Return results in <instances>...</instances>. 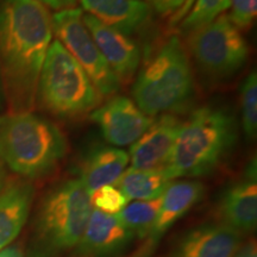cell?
Here are the masks:
<instances>
[{
	"label": "cell",
	"instance_id": "8fae6325",
	"mask_svg": "<svg viewBox=\"0 0 257 257\" xmlns=\"http://www.w3.org/2000/svg\"><path fill=\"white\" fill-rule=\"evenodd\" d=\"M82 19L118 80L121 82L133 80L141 62V50L136 42L126 35L106 27L92 16L83 15Z\"/></svg>",
	"mask_w": 257,
	"mask_h": 257
},
{
	"label": "cell",
	"instance_id": "7a4b0ae2",
	"mask_svg": "<svg viewBox=\"0 0 257 257\" xmlns=\"http://www.w3.org/2000/svg\"><path fill=\"white\" fill-rule=\"evenodd\" d=\"M237 135V121L230 111L201 106L182 121L166 173L172 180L210 174L233 149Z\"/></svg>",
	"mask_w": 257,
	"mask_h": 257
},
{
	"label": "cell",
	"instance_id": "f1b7e54d",
	"mask_svg": "<svg viewBox=\"0 0 257 257\" xmlns=\"http://www.w3.org/2000/svg\"><path fill=\"white\" fill-rule=\"evenodd\" d=\"M155 243H156V240L150 239L149 242L147 243L146 246L141 248L136 253H134V255L130 257H149L150 253H152V249L155 246Z\"/></svg>",
	"mask_w": 257,
	"mask_h": 257
},
{
	"label": "cell",
	"instance_id": "30bf717a",
	"mask_svg": "<svg viewBox=\"0 0 257 257\" xmlns=\"http://www.w3.org/2000/svg\"><path fill=\"white\" fill-rule=\"evenodd\" d=\"M182 120L176 114H161L134 144L128 159L131 168L142 170L165 169L178 137Z\"/></svg>",
	"mask_w": 257,
	"mask_h": 257
},
{
	"label": "cell",
	"instance_id": "3957f363",
	"mask_svg": "<svg viewBox=\"0 0 257 257\" xmlns=\"http://www.w3.org/2000/svg\"><path fill=\"white\" fill-rule=\"evenodd\" d=\"M133 96L150 117L176 114L191 106L195 96L194 74L191 57L178 35L167 38L144 62L135 80Z\"/></svg>",
	"mask_w": 257,
	"mask_h": 257
},
{
	"label": "cell",
	"instance_id": "83f0119b",
	"mask_svg": "<svg viewBox=\"0 0 257 257\" xmlns=\"http://www.w3.org/2000/svg\"><path fill=\"white\" fill-rule=\"evenodd\" d=\"M232 257H257L256 240L250 239L244 245H240Z\"/></svg>",
	"mask_w": 257,
	"mask_h": 257
},
{
	"label": "cell",
	"instance_id": "ba28073f",
	"mask_svg": "<svg viewBox=\"0 0 257 257\" xmlns=\"http://www.w3.org/2000/svg\"><path fill=\"white\" fill-rule=\"evenodd\" d=\"M82 17L83 12L80 9L57 11L51 17L53 32L56 40L85 70L100 95L110 96L119 89L120 81L101 55Z\"/></svg>",
	"mask_w": 257,
	"mask_h": 257
},
{
	"label": "cell",
	"instance_id": "1f68e13d",
	"mask_svg": "<svg viewBox=\"0 0 257 257\" xmlns=\"http://www.w3.org/2000/svg\"><path fill=\"white\" fill-rule=\"evenodd\" d=\"M3 101H4V95H3L2 81H0V108H2V107H3Z\"/></svg>",
	"mask_w": 257,
	"mask_h": 257
},
{
	"label": "cell",
	"instance_id": "5bb4252c",
	"mask_svg": "<svg viewBox=\"0 0 257 257\" xmlns=\"http://www.w3.org/2000/svg\"><path fill=\"white\" fill-rule=\"evenodd\" d=\"M242 234L223 224L202 225L185 234L167 257H232Z\"/></svg>",
	"mask_w": 257,
	"mask_h": 257
},
{
	"label": "cell",
	"instance_id": "d4e9b609",
	"mask_svg": "<svg viewBox=\"0 0 257 257\" xmlns=\"http://www.w3.org/2000/svg\"><path fill=\"white\" fill-rule=\"evenodd\" d=\"M146 3L165 17H172L182 5V0H146Z\"/></svg>",
	"mask_w": 257,
	"mask_h": 257
},
{
	"label": "cell",
	"instance_id": "603a6c76",
	"mask_svg": "<svg viewBox=\"0 0 257 257\" xmlns=\"http://www.w3.org/2000/svg\"><path fill=\"white\" fill-rule=\"evenodd\" d=\"M92 207L107 214H117L126 206L128 200L117 186L107 185L89 195Z\"/></svg>",
	"mask_w": 257,
	"mask_h": 257
},
{
	"label": "cell",
	"instance_id": "cb8c5ba5",
	"mask_svg": "<svg viewBox=\"0 0 257 257\" xmlns=\"http://www.w3.org/2000/svg\"><path fill=\"white\" fill-rule=\"evenodd\" d=\"M230 22L239 31L251 28L257 14V0H231Z\"/></svg>",
	"mask_w": 257,
	"mask_h": 257
},
{
	"label": "cell",
	"instance_id": "6da1fadb",
	"mask_svg": "<svg viewBox=\"0 0 257 257\" xmlns=\"http://www.w3.org/2000/svg\"><path fill=\"white\" fill-rule=\"evenodd\" d=\"M53 38L48 9L37 0L0 2V81L11 112H31Z\"/></svg>",
	"mask_w": 257,
	"mask_h": 257
},
{
	"label": "cell",
	"instance_id": "8992f818",
	"mask_svg": "<svg viewBox=\"0 0 257 257\" xmlns=\"http://www.w3.org/2000/svg\"><path fill=\"white\" fill-rule=\"evenodd\" d=\"M93 211L89 193L79 179L61 182L42 202L36 242L46 256L75 248Z\"/></svg>",
	"mask_w": 257,
	"mask_h": 257
},
{
	"label": "cell",
	"instance_id": "44dd1931",
	"mask_svg": "<svg viewBox=\"0 0 257 257\" xmlns=\"http://www.w3.org/2000/svg\"><path fill=\"white\" fill-rule=\"evenodd\" d=\"M231 0H197L184 21L179 24L182 34L189 35L216 21L230 9Z\"/></svg>",
	"mask_w": 257,
	"mask_h": 257
},
{
	"label": "cell",
	"instance_id": "e0dca14e",
	"mask_svg": "<svg viewBox=\"0 0 257 257\" xmlns=\"http://www.w3.org/2000/svg\"><path fill=\"white\" fill-rule=\"evenodd\" d=\"M130 162L128 154L115 147L99 146L91 149L80 166V181L89 195L100 187L114 185Z\"/></svg>",
	"mask_w": 257,
	"mask_h": 257
},
{
	"label": "cell",
	"instance_id": "484cf974",
	"mask_svg": "<svg viewBox=\"0 0 257 257\" xmlns=\"http://www.w3.org/2000/svg\"><path fill=\"white\" fill-rule=\"evenodd\" d=\"M195 2H197V0H182L181 8H180L178 11L172 16V17H170V21H169L170 27L172 28L179 27V24L184 21L186 16L188 15V12L191 11L193 5L195 4Z\"/></svg>",
	"mask_w": 257,
	"mask_h": 257
},
{
	"label": "cell",
	"instance_id": "9c48e42d",
	"mask_svg": "<svg viewBox=\"0 0 257 257\" xmlns=\"http://www.w3.org/2000/svg\"><path fill=\"white\" fill-rule=\"evenodd\" d=\"M91 119L99 125L108 143L126 147L136 142L155 118L144 113L134 100L118 95L94 108Z\"/></svg>",
	"mask_w": 257,
	"mask_h": 257
},
{
	"label": "cell",
	"instance_id": "7402d4cb",
	"mask_svg": "<svg viewBox=\"0 0 257 257\" xmlns=\"http://www.w3.org/2000/svg\"><path fill=\"white\" fill-rule=\"evenodd\" d=\"M242 130L244 136L253 141L257 134V74L251 72L244 80L239 92Z\"/></svg>",
	"mask_w": 257,
	"mask_h": 257
},
{
	"label": "cell",
	"instance_id": "52a82bcc",
	"mask_svg": "<svg viewBox=\"0 0 257 257\" xmlns=\"http://www.w3.org/2000/svg\"><path fill=\"white\" fill-rule=\"evenodd\" d=\"M187 53L211 81L232 79L245 66L249 47L240 31L221 15L205 28L187 35Z\"/></svg>",
	"mask_w": 257,
	"mask_h": 257
},
{
	"label": "cell",
	"instance_id": "ffe728a7",
	"mask_svg": "<svg viewBox=\"0 0 257 257\" xmlns=\"http://www.w3.org/2000/svg\"><path fill=\"white\" fill-rule=\"evenodd\" d=\"M160 206L161 198L154 200H136L127 204L114 216L134 237L143 239L150 237Z\"/></svg>",
	"mask_w": 257,
	"mask_h": 257
},
{
	"label": "cell",
	"instance_id": "4dcf8cb0",
	"mask_svg": "<svg viewBox=\"0 0 257 257\" xmlns=\"http://www.w3.org/2000/svg\"><path fill=\"white\" fill-rule=\"evenodd\" d=\"M5 179H6V172L4 168V163L0 161V192L5 187Z\"/></svg>",
	"mask_w": 257,
	"mask_h": 257
},
{
	"label": "cell",
	"instance_id": "ac0fdd59",
	"mask_svg": "<svg viewBox=\"0 0 257 257\" xmlns=\"http://www.w3.org/2000/svg\"><path fill=\"white\" fill-rule=\"evenodd\" d=\"M204 192L205 186L200 181L180 180L170 182L161 197V206L150 233V239H159L175 221L184 217L201 200Z\"/></svg>",
	"mask_w": 257,
	"mask_h": 257
},
{
	"label": "cell",
	"instance_id": "9a60e30c",
	"mask_svg": "<svg viewBox=\"0 0 257 257\" xmlns=\"http://www.w3.org/2000/svg\"><path fill=\"white\" fill-rule=\"evenodd\" d=\"M87 15L131 37L147 27L152 8L143 0H80Z\"/></svg>",
	"mask_w": 257,
	"mask_h": 257
},
{
	"label": "cell",
	"instance_id": "2e32d148",
	"mask_svg": "<svg viewBox=\"0 0 257 257\" xmlns=\"http://www.w3.org/2000/svg\"><path fill=\"white\" fill-rule=\"evenodd\" d=\"M30 182H10L0 192V251L17 238L24 227L34 200Z\"/></svg>",
	"mask_w": 257,
	"mask_h": 257
},
{
	"label": "cell",
	"instance_id": "f546056e",
	"mask_svg": "<svg viewBox=\"0 0 257 257\" xmlns=\"http://www.w3.org/2000/svg\"><path fill=\"white\" fill-rule=\"evenodd\" d=\"M0 257H24L18 248H6L0 251Z\"/></svg>",
	"mask_w": 257,
	"mask_h": 257
},
{
	"label": "cell",
	"instance_id": "4fadbf2b",
	"mask_svg": "<svg viewBox=\"0 0 257 257\" xmlns=\"http://www.w3.org/2000/svg\"><path fill=\"white\" fill-rule=\"evenodd\" d=\"M134 236L114 214L93 208L86 229L75 246L76 257H110L121 251Z\"/></svg>",
	"mask_w": 257,
	"mask_h": 257
},
{
	"label": "cell",
	"instance_id": "d6986e66",
	"mask_svg": "<svg viewBox=\"0 0 257 257\" xmlns=\"http://www.w3.org/2000/svg\"><path fill=\"white\" fill-rule=\"evenodd\" d=\"M173 180L165 169H125L114 186L120 189L127 200H154L161 198Z\"/></svg>",
	"mask_w": 257,
	"mask_h": 257
},
{
	"label": "cell",
	"instance_id": "5b68a950",
	"mask_svg": "<svg viewBox=\"0 0 257 257\" xmlns=\"http://www.w3.org/2000/svg\"><path fill=\"white\" fill-rule=\"evenodd\" d=\"M36 101L61 119H76L98 107L101 95L59 41L50 43L38 80Z\"/></svg>",
	"mask_w": 257,
	"mask_h": 257
},
{
	"label": "cell",
	"instance_id": "277c9868",
	"mask_svg": "<svg viewBox=\"0 0 257 257\" xmlns=\"http://www.w3.org/2000/svg\"><path fill=\"white\" fill-rule=\"evenodd\" d=\"M67 154L60 127L32 112L0 115V161L25 178H41L55 170Z\"/></svg>",
	"mask_w": 257,
	"mask_h": 257
},
{
	"label": "cell",
	"instance_id": "4316f807",
	"mask_svg": "<svg viewBox=\"0 0 257 257\" xmlns=\"http://www.w3.org/2000/svg\"><path fill=\"white\" fill-rule=\"evenodd\" d=\"M37 2L57 11H62V10L73 9L78 0H37Z\"/></svg>",
	"mask_w": 257,
	"mask_h": 257
},
{
	"label": "cell",
	"instance_id": "7c38bea8",
	"mask_svg": "<svg viewBox=\"0 0 257 257\" xmlns=\"http://www.w3.org/2000/svg\"><path fill=\"white\" fill-rule=\"evenodd\" d=\"M220 224L240 234L250 232L257 221L256 168L249 167L246 178L231 185L221 195L218 204Z\"/></svg>",
	"mask_w": 257,
	"mask_h": 257
}]
</instances>
